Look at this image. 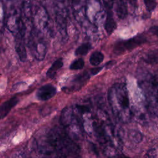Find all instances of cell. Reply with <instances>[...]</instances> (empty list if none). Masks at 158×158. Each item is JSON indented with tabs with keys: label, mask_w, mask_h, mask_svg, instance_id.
<instances>
[{
	"label": "cell",
	"mask_w": 158,
	"mask_h": 158,
	"mask_svg": "<svg viewBox=\"0 0 158 158\" xmlns=\"http://www.w3.org/2000/svg\"><path fill=\"white\" fill-rule=\"evenodd\" d=\"M108 100L114 115L122 122H128L131 117V110L126 85L114 84L109 91Z\"/></svg>",
	"instance_id": "6da1fadb"
},
{
	"label": "cell",
	"mask_w": 158,
	"mask_h": 158,
	"mask_svg": "<svg viewBox=\"0 0 158 158\" xmlns=\"http://www.w3.org/2000/svg\"><path fill=\"white\" fill-rule=\"evenodd\" d=\"M146 42V38L139 34L127 40L120 41L116 43L114 47V52L117 55H120L126 51L132 50Z\"/></svg>",
	"instance_id": "7a4b0ae2"
},
{
	"label": "cell",
	"mask_w": 158,
	"mask_h": 158,
	"mask_svg": "<svg viewBox=\"0 0 158 158\" xmlns=\"http://www.w3.org/2000/svg\"><path fill=\"white\" fill-rule=\"evenodd\" d=\"M57 93V89L51 84H46L40 87L36 91V96L38 100L47 101L52 98Z\"/></svg>",
	"instance_id": "3957f363"
},
{
	"label": "cell",
	"mask_w": 158,
	"mask_h": 158,
	"mask_svg": "<svg viewBox=\"0 0 158 158\" xmlns=\"http://www.w3.org/2000/svg\"><path fill=\"white\" fill-rule=\"evenodd\" d=\"M104 4L107 12V17L104 24V28L107 33L110 35L115 30L117 27V23L113 17L112 12L110 9V6L108 4V2H104Z\"/></svg>",
	"instance_id": "277c9868"
},
{
	"label": "cell",
	"mask_w": 158,
	"mask_h": 158,
	"mask_svg": "<svg viewBox=\"0 0 158 158\" xmlns=\"http://www.w3.org/2000/svg\"><path fill=\"white\" fill-rule=\"evenodd\" d=\"M19 101L18 98L14 96L3 102L0 106V119H2L7 116L11 109L17 104Z\"/></svg>",
	"instance_id": "5b68a950"
},
{
	"label": "cell",
	"mask_w": 158,
	"mask_h": 158,
	"mask_svg": "<svg viewBox=\"0 0 158 158\" xmlns=\"http://www.w3.org/2000/svg\"><path fill=\"white\" fill-rule=\"evenodd\" d=\"M63 66V60L62 59L60 58L55 60L51 67L48 69V70L46 72V75L48 77L50 78H54L57 73V72Z\"/></svg>",
	"instance_id": "8992f818"
},
{
	"label": "cell",
	"mask_w": 158,
	"mask_h": 158,
	"mask_svg": "<svg viewBox=\"0 0 158 158\" xmlns=\"http://www.w3.org/2000/svg\"><path fill=\"white\" fill-rule=\"evenodd\" d=\"M143 60L148 64H155L158 63V49L150 51L143 57Z\"/></svg>",
	"instance_id": "52a82bcc"
},
{
	"label": "cell",
	"mask_w": 158,
	"mask_h": 158,
	"mask_svg": "<svg viewBox=\"0 0 158 158\" xmlns=\"http://www.w3.org/2000/svg\"><path fill=\"white\" fill-rule=\"evenodd\" d=\"M115 11L119 19H124L128 13L127 4L123 1H118L115 7Z\"/></svg>",
	"instance_id": "ba28073f"
},
{
	"label": "cell",
	"mask_w": 158,
	"mask_h": 158,
	"mask_svg": "<svg viewBox=\"0 0 158 158\" xmlns=\"http://www.w3.org/2000/svg\"><path fill=\"white\" fill-rule=\"evenodd\" d=\"M104 55L99 51L93 52L89 57V62L93 66H97L104 60Z\"/></svg>",
	"instance_id": "9c48e42d"
},
{
	"label": "cell",
	"mask_w": 158,
	"mask_h": 158,
	"mask_svg": "<svg viewBox=\"0 0 158 158\" xmlns=\"http://www.w3.org/2000/svg\"><path fill=\"white\" fill-rule=\"evenodd\" d=\"M91 49V45L89 43H86L81 44L78 46L75 51V54L76 56H85L88 53V52Z\"/></svg>",
	"instance_id": "30bf717a"
},
{
	"label": "cell",
	"mask_w": 158,
	"mask_h": 158,
	"mask_svg": "<svg viewBox=\"0 0 158 158\" xmlns=\"http://www.w3.org/2000/svg\"><path fill=\"white\" fill-rule=\"evenodd\" d=\"M15 49H16V51L18 53V55H19L20 60L22 61L25 60L27 57V54H26L25 48L23 44L20 42L16 43Z\"/></svg>",
	"instance_id": "8fae6325"
},
{
	"label": "cell",
	"mask_w": 158,
	"mask_h": 158,
	"mask_svg": "<svg viewBox=\"0 0 158 158\" xmlns=\"http://www.w3.org/2000/svg\"><path fill=\"white\" fill-rule=\"evenodd\" d=\"M84 65H85V62L83 59L81 58H79L73 60L70 65L69 68L70 70H80L83 68Z\"/></svg>",
	"instance_id": "7c38bea8"
},
{
	"label": "cell",
	"mask_w": 158,
	"mask_h": 158,
	"mask_svg": "<svg viewBox=\"0 0 158 158\" xmlns=\"http://www.w3.org/2000/svg\"><path fill=\"white\" fill-rule=\"evenodd\" d=\"M145 6L149 12H152L156 7V2L154 1H144Z\"/></svg>",
	"instance_id": "4fadbf2b"
},
{
	"label": "cell",
	"mask_w": 158,
	"mask_h": 158,
	"mask_svg": "<svg viewBox=\"0 0 158 158\" xmlns=\"http://www.w3.org/2000/svg\"><path fill=\"white\" fill-rule=\"evenodd\" d=\"M146 158H157V152L155 149H149L146 154Z\"/></svg>",
	"instance_id": "5bb4252c"
},
{
	"label": "cell",
	"mask_w": 158,
	"mask_h": 158,
	"mask_svg": "<svg viewBox=\"0 0 158 158\" xmlns=\"http://www.w3.org/2000/svg\"><path fill=\"white\" fill-rule=\"evenodd\" d=\"M76 107L78 110L79 111V112L81 114H84L89 111V107H88L86 106H85V105H77Z\"/></svg>",
	"instance_id": "9a60e30c"
},
{
	"label": "cell",
	"mask_w": 158,
	"mask_h": 158,
	"mask_svg": "<svg viewBox=\"0 0 158 158\" xmlns=\"http://www.w3.org/2000/svg\"><path fill=\"white\" fill-rule=\"evenodd\" d=\"M149 30L152 34L158 37V25H154L151 27Z\"/></svg>",
	"instance_id": "2e32d148"
},
{
	"label": "cell",
	"mask_w": 158,
	"mask_h": 158,
	"mask_svg": "<svg viewBox=\"0 0 158 158\" xmlns=\"http://www.w3.org/2000/svg\"><path fill=\"white\" fill-rule=\"evenodd\" d=\"M102 67H96L94 69H92L91 70V73H92V75H96L98 73H99L101 70H102Z\"/></svg>",
	"instance_id": "e0dca14e"
},
{
	"label": "cell",
	"mask_w": 158,
	"mask_h": 158,
	"mask_svg": "<svg viewBox=\"0 0 158 158\" xmlns=\"http://www.w3.org/2000/svg\"><path fill=\"white\" fill-rule=\"evenodd\" d=\"M118 158H130V157H127V156H120Z\"/></svg>",
	"instance_id": "ac0fdd59"
}]
</instances>
